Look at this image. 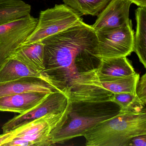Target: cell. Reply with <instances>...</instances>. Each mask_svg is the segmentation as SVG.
Wrapping results in <instances>:
<instances>
[{
    "label": "cell",
    "mask_w": 146,
    "mask_h": 146,
    "mask_svg": "<svg viewBox=\"0 0 146 146\" xmlns=\"http://www.w3.org/2000/svg\"><path fill=\"white\" fill-rule=\"evenodd\" d=\"M42 42L44 45L42 78L61 92H65L79 75L78 66H90L99 58L96 32L82 20Z\"/></svg>",
    "instance_id": "obj_1"
},
{
    "label": "cell",
    "mask_w": 146,
    "mask_h": 146,
    "mask_svg": "<svg viewBox=\"0 0 146 146\" xmlns=\"http://www.w3.org/2000/svg\"><path fill=\"white\" fill-rule=\"evenodd\" d=\"M140 78L137 73L119 78L102 77L97 75L94 68L79 73L65 92L71 102H111L117 93L136 94Z\"/></svg>",
    "instance_id": "obj_2"
},
{
    "label": "cell",
    "mask_w": 146,
    "mask_h": 146,
    "mask_svg": "<svg viewBox=\"0 0 146 146\" xmlns=\"http://www.w3.org/2000/svg\"><path fill=\"white\" fill-rule=\"evenodd\" d=\"M146 135V111H119L83 135L87 146H128L134 137Z\"/></svg>",
    "instance_id": "obj_3"
},
{
    "label": "cell",
    "mask_w": 146,
    "mask_h": 146,
    "mask_svg": "<svg viewBox=\"0 0 146 146\" xmlns=\"http://www.w3.org/2000/svg\"><path fill=\"white\" fill-rule=\"evenodd\" d=\"M119 111V107L112 102H71L66 118L51 133L52 144L83 136L90 128L116 116Z\"/></svg>",
    "instance_id": "obj_4"
},
{
    "label": "cell",
    "mask_w": 146,
    "mask_h": 146,
    "mask_svg": "<svg viewBox=\"0 0 146 146\" xmlns=\"http://www.w3.org/2000/svg\"><path fill=\"white\" fill-rule=\"evenodd\" d=\"M71 101L65 110L49 113L13 130V137L6 146H49L52 145L51 134L66 118Z\"/></svg>",
    "instance_id": "obj_5"
},
{
    "label": "cell",
    "mask_w": 146,
    "mask_h": 146,
    "mask_svg": "<svg viewBox=\"0 0 146 146\" xmlns=\"http://www.w3.org/2000/svg\"><path fill=\"white\" fill-rule=\"evenodd\" d=\"M82 14L65 4L41 11L38 23L25 41H42L46 37L61 32L81 20Z\"/></svg>",
    "instance_id": "obj_6"
},
{
    "label": "cell",
    "mask_w": 146,
    "mask_h": 146,
    "mask_svg": "<svg viewBox=\"0 0 146 146\" xmlns=\"http://www.w3.org/2000/svg\"><path fill=\"white\" fill-rule=\"evenodd\" d=\"M96 32L99 58L126 57L133 52L134 33L131 22L120 27Z\"/></svg>",
    "instance_id": "obj_7"
},
{
    "label": "cell",
    "mask_w": 146,
    "mask_h": 146,
    "mask_svg": "<svg viewBox=\"0 0 146 146\" xmlns=\"http://www.w3.org/2000/svg\"><path fill=\"white\" fill-rule=\"evenodd\" d=\"M70 102L69 96L65 92L56 91L50 93L41 102L30 110L8 120L2 126L3 133L13 130L49 113L63 111Z\"/></svg>",
    "instance_id": "obj_8"
},
{
    "label": "cell",
    "mask_w": 146,
    "mask_h": 146,
    "mask_svg": "<svg viewBox=\"0 0 146 146\" xmlns=\"http://www.w3.org/2000/svg\"><path fill=\"white\" fill-rule=\"evenodd\" d=\"M129 0H112L92 25L95 31L120 27L131 22L129 18Z\"/></svg>",
    "instance_id": "obj_9"
},
{
    "label": "cell",
    "mask_w": 146,
    "mask_h": 146,
    "mask_svg": "<svg viewBox=\"0 0 146 146\" xmlns=\"http://www.w3.org/2000/svg\"><path fill=\"white\" fill-rule=\"evenodd\" d=\"M60 91L43 78L27 77L17 80L0 83V97L28 92L51 93Z\"/></svg>",
    "instance_id": "obj_10"
},
{
    "label": "cell",
    "mask_w": 146,
    "mask_h": 146,
    "mask_svg": "<svg viewBox=\"0 0 146 146\" xmlns=\"http://www.w3.org/2000/svg\"><path fill=\"white\" fill-rule=\"evenodd\" d=\"M49 94L28 92L2 96L0 97V111L24 113L39 104Z\"/></svg>",
    "instance_id": "obj_11"
},
{
    "label": "cell",
    "mask_w": 146,
    "mask_h": 146,
    "mask_svg": "<svg viewBox=\"0 0 146 146\" xmlns=\"http://www.w3.org/2000/svg\"><path fill=\"white\" fill-rule=\"evenodd\" d=\"M44 52L42 42L25 41L12 53L9 58L19 60L41 73L44 69Z\"/></svg>",
    "instance_id": "obj_12"
},
{
    "label": "cell",
    "mask_w": 146,
    "mask_h": 146,
    "mask_svg": "<svg viewBox=\"0 0 146 146\" xmlns=\"http://www.w3.org/2000/svg\"><path fill=\"white\" fill-rule=\"evenodd\" d=\"M95 70L99 76L112 78L128 76L136 73L126 57L101 59Z\"/></svg>",
    "instance_id": "obj_13"
},
{
    "label": "cell",
    "mask_w": 146,
    "mask_h": 146,
    "mask_svg": "<svg viewBox=\"0 0 146 146\" xmlns=\"http://www.w3.org/2000/svg\"><path fill=\"white\" fill-rule=\"evenodd\" d=\"M31 7L22 0H0V25L30 15Z\"/></svg>",
    "instance_id": "obj_14"
},
{
    "label": "cell",
    "mask_w": 146,
    "mask_h": 146,
    "mask_svg": "<svg viewBox=\"0 0 146 146\" xmlns=\"http://www.w3.org/2000/svg\"><path fill=\"white\" fill-rule=\"evenodd\" d=\"M27 77L42 78L39 72L32 70L20 61L11 58L7 59L0 67V83L14 81Z\"/></svg>",
    "instance_id": "obj_15"
},
{
    "label": "cell",
    "mask_w": 146,
    "mask_h": 146,
    "mask_svg": "<svg viewBox=\"0 0 146 146\" xmlns=\"http://www.w3.org/2000/svg\"><path fill=\"white\" fill-rule=\"evenodd\" d=\"M136 32L134 36L133 52L146 68V7H139L135 11Z\"/></svg>",
    "instance_id": "obj_16"
},
{
    "label": "cell",
    "mask_w": 146,
    "mask_h": 146,
    "mask_svg": "<svg viewBox=\"0 0 146 146\" xmlns=\"http://www.w3.org/2000/svg\"><path fill=\"white\" fill-rule=\"evenodd\" d=\"M112 0H63L64 4L82 14L98 17Z\"/></svg>",
    "instance_id": "obj_17"
},
{
    "label": "cell",
    "mask_w": 146,
    "mask_h": 146,
    "mask_svg": "<svg viewBox=\"0 0 146 146\" xmlns=\"http://www.w3.org/2000/svg\"><path fill=\"white\" fill-rule=\"evenodd\" d=\"M38 19L29 15L25 17L3 25H0V40L29 31H34Z\"/></svg>",
    "instance_id": "obj_18"
},
{
    "label": "cell",
    "mask_w": 146,
    "mask_h": 146,
    "mask_svg": "<svg viewBox=\"0 0 146 146\" xmlns=\"http://www.w3.org/2000/svg\"><path fill=\"white\" fill-rule=\"evenodd\" d=\"M111 102L117 104L120 111H146V105L138 99L136 94L127 92L115 94Z\"/></svg>",
    "instance_id": "obj_19"
},
{
    "label": "cell",
    "mask_w": 146,
    "mask_h": 146,
    "mask_svg": "<svg viewBox=\"0 0 146 146\" xmlns=\"http://www.w3.org/2000/svg\"><path fill=\"white\" fill-rule=\"evenodd\" d=\"M136 94L140 101L146 104V73L140 78L137 85Z\"/></svg>",
    "instance_id": "obj_20"
},
{
    "label": "cell",
    "mask_w": 146,
    "mask_h": 146,
    "mask_svg": "<svg viewBox=\"0 0 146 146\" xmlns=\"http://www.w3.org/2000/svg\"><path fill=\"white\" fill-rule=\"evenodd\" d=\"M129 146H146V135L134 137L130 141Z\"/></svg>",
    "instance_id": "obj_21"
},
{
    "label": "cell",
    "mask_w": 146,
    "mask_h": 146,
    "mask_svg": "<svg viewBox=\"0 0 146 146\" xmlns=\"http://www.w3.org/2000/svg\"><path fill=\"white\" fill-rule=\"evenodd\" d=\"M13 137L12 131L0 135V146H6L7 144L12 140Z\"/></svg>",
    "instance_id": "obj_22"
},
{
    "label": "cell",
    "mask_w": 146,
    "mask_h": 146,
    "mask_svg": "<svg viewBox=\"0 0 146 146\" xmlns=\"http://www.w3.org/2000/svg\"><path fill=\"white\" fill-rule=\"evenodd\" d=\"M131 3H134L139 7H146V0H129Z\"/></svg>",
    "instance_id": "obj_23"
},
{
    "label": "cell",
    "mask_w": 146,
    "mask_h": 146,
    "mask_svg": "<svg viewBox=\"0 0 146 146\" xmlns=\"http://www.w3.org/2000/svg\"><path fill=\"white\" fill-rule=\"evenodd\" d=\"M1 41H2V40H0V44H1Z\"/></svg>",
    "instance_id": "obj_24"
}]
</instances>
